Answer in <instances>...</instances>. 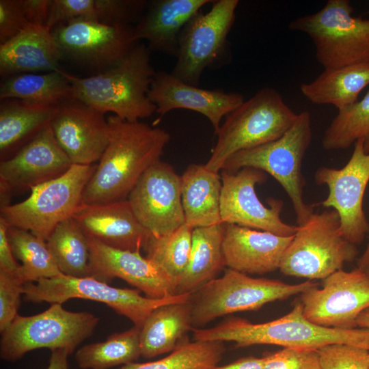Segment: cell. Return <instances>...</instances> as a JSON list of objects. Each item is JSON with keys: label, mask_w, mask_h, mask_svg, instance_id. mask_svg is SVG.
Listing matches in <instances>:
<instances>
[{"label": "cell", "mask_w": 369, "mask_h": 369, "mask_svg": "<svg viewBox=\"0 0 369 369\" xmlns=\"http://www.w3.org/2000/svg\"><path fill=\"white\" fill-rule=\"evenodd\" d=\"M72 163L59 145L51 124L11 157L0 163V208L14 195L65 174Z\"/></svg>", "instance_id": "17"}, {"label": "cell", "mask_w": 369, "mask_h": 369, "mask_svg": "<svg viewBox=\"0 0 369 369\" xmlns=\"http://www.w3.org/2000/svg\"><path fill=\"white\" fill-rule=\"evenodd\" d=\"M60 147L72 164L90 165L100 160L109 141L105 114L83 101L61 102L51 123Z\"/></svg>", "instance_id": "19"}, {"label": "cell", "mask_w": 369, "mask_h": 369, "mask_svg": "<svg viewBox=\"0 0 369 369\" xmlns=\"http://www.w3.org/2000/svg\"><path fill=\"white\" fill-rule=\"evenodd\" d=\"M147 3L145 0H95V20L110 26L133 25Z\"/></svg>", "instance_id": "39"}, {"label": "cell", "mask_w": 369, "mask_h": 369, "mask_svg": "<svg viewBox=\"0 0 369 369\" xmlns=\"http://www.w3.org/2000/svg\"><path fill=\"white\" fill-rule=\"evenodd\" d=\"M109 141L83 193L81 203L106 204L126 200L141 176L161 160L170 140L159 127L107 118Z\"/></svg>", "instance_id": "1"}, {"label": "cell", "mask_w": 369, "mask_h": 369, "mask_svg": "<svg viewBox=\"0 0 369 369\" xmlns=\"http://www.w3.org/2000/svg\"><path fill=\"white\" fill-rule=\"evenodd\" d=\"M358 254L357 245L342 234L338 213L326 210L297 226L279 270L288 276L323 279L353 262Z\"/></svg>", "instance_id": "7"}, {"label": "cell", "mask_w": 369, "mask_h": 369, "mask_svg": "<svg viewBox=\"0 0 369 369\" xmlns=\"http://www.w3.org/2000/svg\"><path fill=\"white\" fill-rule=\"evenodd\" d=\"M223 223L195 228L187 266L178 280L176 295L192 294L226 266L222 250Z\"/></svg>", "instance_id": "28"}, {"label": "cell", "mask_w": 369, "mask_h": 369, "mask_svg": "<svg viewBox=\"0 0 369 369\" xmlns=\"http://www.w3.org/2000/svg\"><path fill=\"white\" fill-rule=\"evenodd\" d=\"M29 24L20 0H0V43L20 33Z\"/></svg>", "instance_id": "43"}, {"label": "cell", "mask_w": 369, "mask_h": 369, "mask_svg": "<svg viewBox=\"0 0 369 369\" xmlns=\"http://www.w3.org/2000/svg\"><path fill=\"white\" fill-rule=\"evenodd\" d=\"M77 18L95 20V0H51L46 26H56Z\"/></svg>", "instance_id": "41"}, {"label": "cell", "mask_w": 369, "mask_h": 369, "mask_svg": "<svg viewBox=\"0 0 369 369\" xmlns=\"http://www.w3.org/2000/svg\"><path fill=\"white\" fill-rule=\"evenodd\" d=\"M150 52L139 42L119 62L102 72L78 77L65 72L72 98L104 114L111 112L130 122L151 116L156 107L148 92L156 72L150 63Z\"/></svg>", "instance_id": "3"}, {"label": "cell", "mask_w": 369, "mask_h": 369, "mask_svg": "<svg viewBox=\"0 0 369 369\" xmlns=\"http://www.w3.org/2000/svg\"><path fill=\"white\" fill-rule=\"evenodd\" d=\"M140 330L137 326L110 335L105 341L86 344L74 358L82 369H109L137 360L141 355Z\"/></svg>", "instance_id": "33"}, {"label": "cell", "mask_w": 369, "mask_h": 369, "mask_svg": "<svg viewBox=\"0 0 369 369\" xmlns=\"http://www.w3.org/2000/svg\"><path fill=\"white\" fill-rule=\"evenodd\" d=\"M29 24L46 26L51 0H20Z\"/></svg>", "instance_id": "45"}, {"label": "cell", "mask_w": 369, "mask_h": 369, "mask_svg": "<svg viewBox=\"0 0 369 369\" xmlns=\"http://www.w3.org/2000/svg\"><path fill=\"white\" fill-rule=\"evenodd\" d=\"M354 144L352 155L344 166L339 169L320 167L314 174V180L316 184L328 189L327 197L320 204L338 213L342 234L357 245L369 232V223L363 209L369 182V152H366L362 139Z\"/></svg>", "instance_id": "14"}, {"label": "cell", "mask_w": 369, "mask_h": 369, "mask_svg": "<svg viewBox=\"0 0 369 369\" xmlns=\"http://www.w3.org/2000/svg\"><path fill=\"white\" fill-rule=\"evenodd\" d=\"M357 327L369 329V308L363 311L357 318Z\"/></svg>", "instance_id": "49"}, {"label": "cell", "mask_w": 369, "mask_h": 369, "mask_svg": "<svg viewBox=\"0 0 369 369\" xmlns=\"http://www.w3.org/2000/svg\"><path fill=\"white\" fill-rule=\"evenodd\" d=\"M312 139V118L309 111L298 114L292 126L279 138L232 154L222 170L235 172L253 167L273 176L290 198L298 226L305 224L314 213V205L305 202L306 184L302 163Z\"/></svg>", "instance_id": "4"}, {"label": "cell", "mask_w": 369, "mask_h": 369, "mask_svg": "<svg viewBox=\"0 0 369 369\" xmlns=\"http://www.w3.org/2000/svg\"><path fill=\"white\" fill-rule=\"evenodd\" d=\"M212 369H263V359L252 356L243 357L227 365L216 366Z\"/></svg>", "instance_id": "46"}, {"label": "cell", "mask_w": 369, "mask_h": 369, "mask_svg": "<svg viewBox=\"0 0 369 369\" xmlns=\"http://www.w3.org/2000/svg\"><path fill=\"white\" fill-rule=\"evenodd\" d=\"M357 267L369 271V242L362 255L357 259Z\"/></svg>", "instance_id": "48"}, {"label": "cell", "mask_w": 369, "mask_h": 369, "mask_svg": "<svg viewBox=\"0 0 369 369\" xmlns=\"http://www.w3.org/2000/svg\"><path fill=\"white\" fill-rule=\"evenodd\" d=\"M96 164H72L61 176L31 189L23 201L0 208L9 226L31 232L46 240L54 228L72 216Z\"/></svg>", "instance_id": "11"}, {"label": "cell", "mask_w": 369, "mask_h": 369, "mask_svg": "<svg viewBox=\"0 0 369 369\" xmlns=\"http://www.w3.org/2000/svg\"><path fill=\"white\" fill-rule=\"evenodd\" d=\"M87 238L92 277L106 283L122 279L152 299L176 295V282L140 251L115 249Z\"/></svg>", "instance_id": "20"}, {"label": "cell", "mask_w": 369, "mask_h": 369, "mask_svg": "<svg viewBox=\"0 0 369 369\" xmlns=\"http://www.w3.org/2000/svg\"><path fill=\"white\" fill-rule=\"evenodd\" d=\"M181 177V197L185 223L192 228L223 223L220 201L221 178L205 165H189Z\"/></svg>", "instance_id": "27"}, {"label": "cell", "mask_w": 369, "mask_h": 369, "mask_svg": "<svg viewBox=\"0 0 369 369\" xmlns=\"http://www.w3.org/2000/svg\"><path fill=\"white\" fill-rule=\"evenodd\" d=\"M293 236L232 223H223L222 250L226 266L247 275H263L279 269Z\"/></svg>", "instance_id": "23"}, {"label": "cell", "mask_w": 369, "mask_h": 369, "mask_svg": "<svg viewBox=\"0 0 369 369\" xmlns=\"http://www.w3.org/2000/svg\"><path fill=\"white\" fill-rule=\"evenodd\" d=\"M127 200L139 223L154 236L171 233L185 223L181 177L161 160L145 172Z\"/></svg>", "instance_id": "18"}, {"label": "cell", "mask_w": 369, "mask_h": 369, "mask_svg": "<svg viewBox=\"0 0 369 369\" xmlns=\"http://www.w3.org/2000/svg\"><path fill=\"white\" fill-rule=\"evenodd\" d=\"M46 242L62 274L75 277L92 276L87 236L72 217L60 222Z\"/></svg>", "instance_id": "32"}, {"label": "cell", "mask_w": 369, "mask_h": 369, "mask_svg": "<svg viewBox=\"0 0 369 369\" xmlns=\"http://www.w3.org/2000/svg\"><path fill=\"white\" fill-rule=\"evenodd\" d=\"M316 284L310 280L291 284L227 269L221 277L190 294L192 326H204L234 312L257 310L268 303L301 295Z\"/></svg>", "instance_id": "6"}, {"label": "cell", "mask_w": 369, "mask_h": 369, "mask_svg": "<svg viewBox=\"0 0 369 369\" xmlns=\"http://www.w3.org/2000/svg\"><path fill=\"white\" fill-rule=\"evenodd\" d=\"M369 85V61L324 70L310 83L300 85L301 94L316 105H332L338 110L358 100Z\"/></svg>", "instance_id": "29"}, {"label": "cell", "mask_w": 369, "mask_h": 369, "mask_svg": "<svg viewBox=\"0 0 369 369\" xmlns=\"http://www.w3.org/2000/svg\"><path fill=\"white\" fill-rule=\"evenodd\" d=\"M8 228L6 221L0 217V272L19 277L23 280L22 266L16 261L8 241Z\"/></svg>", "instance_id": "44"}, {"label": "cell", "mask_w": 369, "mask_h": 369, "mask_svg": "<svg viewBox=\"0 0 369 369\" xmlns=\"http://www.w3.org/2000/svg\"><path fill=\"white\" fill-rule=\"evenodd\" d=\"M59 105L10 98L0 103L1 161L13 156L51 123Z\"/></svg>", "instance_id": "26"}, {"label": "cell", "mask_w": 369, "mask_h": 369, "mask_svg": "<svg viewBox=\"0 0 369 369\" xmlns=\"http://www.w3.org/2000/svg\"><path fill=\"white\" fill-rule=\"evenodd\" d=\"M63 55L46 26L28 24L10 40L0 44V74L3 77L58 71Z\"/></svg>", "instance_id": "25"}, {"label": "cell", "mask_w": 369, "mask_h": 369, "mask_svg": "<svg viewBox=\"0 0 369 369\" xmlns=\"http://www.w3.org/2000/svg\"><path fill=\"white\" fill-rule=\"evenodd\" d=\"M8 238L15 258L21 261L25 283L62 275L45 240L29 231L9 226Z\"/></svg>", "instance_id": "34"}, {"label": "cell", "mask_w": 369, "mask_h": 369, "mask_svg": "<svg viewBox=\"0 0 369 369\" xmlns=\"http://www.w3.org/2000/svg\"><path fill=\"white\" fill-rule=\"evenodd\" d=\"M148 97L156 107V113L165 115L178 109L191 110L205 116L215 133L222 118L245 100L241 94L200 88L163 70L156 72Z\"/></svg>", "instance_id": "21"}, {"label": "cell", "mask_w": 369, "mask_h": 369, "mask_svg": "<svg viewBox=\"0 0 369 369\" xmlns=\"http://www.w3.org/2000/svg\"><path fill=\"white\" fill-rule=\"evenodd\" d=\"M368 12L369 13V10H368Z\"/></svg>", "instance_id": "50"}, {"label": "cell", "mask_w": 369, "mask_h": 369, "mask_svg": "<svg viewBox=\"0 0 369 369\" xmlns=\"http://www.w3.org/2000/svg\"><path fill=\"white\" fill-rule=\"evenodd\" d=\"M213 0H152L134 25L137 40H145L150 51L176 58L179 38L187 23Z\"/></svg>", "instance_id": "24"}, {"label": "cell", "mask_w": 369, "mask_h": 369, "mask_svg": "<svg viewBox=\"0 0 369 369\" xmlns=\"http://www.w3.org/2000/svg\"><path fill=\"white\" fill-rule=\"evenodd\" d=\"M298 114L274 88L265 87L230 112L215 133L217 139L206 167L221 171L237 152L252 148L282 137Z\"/></svg>", "instance_id": "5"}, {"label": "cell", "mask_w": 369, "mask_h": 369, "mask_svg": "<svg viewBox=\"0 0 369 369\" xmlns=\"http://www.w3.org/2000/svg\"><path fill=\"white\" fill-rule=\"evenodd\" d=\"M51 31L63 57L95 74L116 64L139 42L134 25L110 26L86 18L70 20Z\"/></svg>", "instance_id": "13"}, {"label": "cell", "mask_w": 369, "mask_h": 369, "mask_svg": "<svg viewBox=\"0 0 369 369\" xmlns=\"http://www.w3.org/2000/svg\"><path fill=\"white\" fill-rule=\"evenodd\" d=\"M194 340L234 342L236 347L271 344L284 348L318 350L344 343L369 350V329L330 328L316 325L303 314L301 303L287 314L273 320L252 323L239 318H227L210 328H192Z\"/></svg>", "instance_id": "2"}, {"label": "cell", "mask_w": 369, "mask_h": 369, "mask_svg": "<svg viewBox=\"0 0 369 369\" xmlns=\"http://www.w3.org/2000/svg\"><path fill=\"white\" fill-rule=\"evenodd\" d=\"M98 318L87 312H71L62 303H51L44 312L29 316L17 315L2 332L0 357L16 361L29 351L49 348L69 355L91 336Z\"/></svg>", "instance_id": "9"}, {"label": "cell", "mask_w": 369, "mask_h": 369, "mask_svg": "<svg viewBox=\"0 0 369 369\" xmlns=\"http://www.w3.org/2000/svg\"><path fill=\"white\" fill-rule=\"evenodd\" d=\"M72 98L70 83L62 70L44 74L22 73L1 83V100L10 98L47 105H59Z\"/></svg>", "instance_id": "31"}, {"label": "cell", "mask_w": 369, "mask_h": 369, "mask_svg": "<svg viewBox=\"0 0 369 369\" xmlns=\"http://www.w3.org/2000/svg\"><path fill=\"white\" fill-rule=\"evenodd\" d=\"M262 359L263 369H321L317 350L284 348Z\"/></svg>", "instance_id": "40"}, {"label": "cell", "mask_w": 369, "mask_h": 369, "mask_svg": "<svg viewBox=\"0 0 369 369\" xmlns=\"http://www.w3.org/2000/svg\"><path fill=\"white\" fill-rule=\"evenodd\" d=\"M68 355L67 352L62 350L52 351L46 369H69Z\"/></svg>", "instance_id": "47"}, {"label": "cell", "mask_w": 369, "mask_h": 369, "mask_svg": "<svg viewBox=\"0 0 369 369\" xmlns=\"http://www.w3.org/2000/svg\"><path fill=\"white\" fill-rule=\"evenodd\" d=\"M317 351L321 369H369V350L366 348L334 343Z\"/></svg>", "instance_id": "38"}, {"label": "cell", "mask_w": 369, "mask_h": 369, "mask_svg": "<svg viewBox=\"0 0 369 369\" xmlns=\"http://www.w3.org/2000/svg\"><path fill=\"white\" fill-rule=\"evenodd\" d=\"M238 0H217L207 12L197 13L179 38L178 53L172 73L197 86L204 71L218 69L230 59L228 40L234 25Z\"/></svg>", "instance_id": "10"}, {"label": "cell", "mask_w": 369, "mask_h": 369, "mask_svg": "<svg viewBox=\"0 0 369 369\" xmlns=\"http://www.w3.org/2000/svg\"><path fill=\"white\" fill-rule=\"evenodd\" d=\"M304 316L326 327H357V318L369 308V271H337L301 294Z\"/></svg>", "instance_id": "15"}, {"label": "cell", "mask_w": 369, "mask_h": 369, "mask_svg": "<svg viewBox=\"0 0 369 369\" xmlns=\"http://www.w3.org/2000/svg\"><path fill=\"white\" fill-rule=\"evenodd\" d=\"M193 230L184 223L171 233L152 234L144 247L146 257L169 276L176 286L189 262Z\"/></svg>", "instance_id": "37"}, {"label": "cell", "mask_w": 369, "mask_h": 369, "mask_svg": "<svg viewBox=\"0 0 369 369\" xmlns=\"http://www.w3.org/2000/svg\"><path fill=\"white\" fill-rule=\"evenodd\" d=\"M226 351L224 342L182 341L167 356L152 361L131 362L117 369H212Z\"/></svg>", "instance_id": "36"}, {"label": "cell", "mask_w": 369, "mask_h": 369, "mask_svg": "<svg viewBox=\"0 0 369 369\" xmlns=\"http://www.w3.org/2000/svg\"><path fill=\"white\" fill-rule=\"evenodd\" d=\"M192 327L189 299L158 307L141 327V356L150 359L172 352Z\"/></svg>", "instance_id": "30"}, {"label": "cell", "mask_w": 369, "mask_h": 369, "mask_svg": "<svg viewBox=\"0 0 369 369\" xmlns=\"http://www.w3.org/2000/svg\"><path fill=\"white\" fill-rule=\"evenodd\" d=\"M364 141L366 152H369V90L353 104L338 110L326 128L322 138L325 150L346 149L357 140Z\"/></svg>", "instance_id": "35"}, {"label": "cell", "mask_w": 369, "mask_h": 369, "mask_svg": "<svg viewBox=\"0 0 369 369\" xmlns=\"http://www.w3.org/2000/svg\"><path fill=\"white\" fill-rule=\"evenodd\" d=\"M85 236L115 249L141 251L152 234L135 217L126 200L82 204L71 217Z\"/></svg>", "instance_id": "22"}, {"label": "cell", "mask_w": 369, "mask_h": 369, "mask_svg": "<svg viewBox=\"0 0 369 369\" xmlns=\"http://www.w3.org/2000/svg\"><path fill=\"white\" fill-rule=\"evenodd\" d=\"M220 201L223 223H232L273 234L291 236L297 226L285 223L281 218L284 202L271 198L269 206L258 197L256 186L266 180V174L253 167H244L235 172L221 170Z\"/></svg>", "instance_id": "16"}, {"label": "cell", "mask_w": 369, "mask_h": 369, "mask_svg": "<svg viewBox=\"0 0 369 369\" xmlns=\"http://www.w3.org/2000/svg\"><path fill=\"white\" fill-rule=\"evenodd\" d=\"M353 12L348 0H329L319 11L292 20L288 28L312 39L324 70L369 61V19Z\"/></svg>", "instance_id": "8"}, {"label": "cell", "mask_w": 369, "mask_h": 369, "mask_svg": "<svg viewBox=\"0 0 369 369\" xmlns=\"http://www.w3.org/2000/svg\"><path fill=\"white\" fill-rule=\"evenodd\" d=\"M23 295L26 301L34 303L62 304L76 298L100 302L139 327L158 307L185 301L190 297V294H183L152 299L140 295L138 289L113 287L92 276L75 277L64 274L25 284Z\"/></svg>", "instance_id": "12"}, {"label": "cell", "mask_w": 369, "mask_h": 369, "mask_svg": "<svg viewBox=\"0 0 369 369\" xmlns=\"http://www.w3.org/2000/svg\"><path fill=\"white\" fill-rule=\"evenodd\" d=\"M24 284L25 282L20 277L0 272L1 332L12 323L18 315Z\"/></svg>", "instance_id": "42"}]
</instances>
